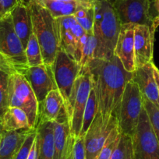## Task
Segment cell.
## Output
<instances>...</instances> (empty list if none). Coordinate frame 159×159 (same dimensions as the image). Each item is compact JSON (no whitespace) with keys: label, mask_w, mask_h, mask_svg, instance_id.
<instances>
[{"label":"cell","mask_w":159,"mask_h":159,"mask_svg":"<svg viewBox=\"0 0 159 159\" xmlns=\"http://www.w3.org/2000/svg\"><path fill=\"white\" fill-rule=\"evenodd\" d=\"M1 121L7 132L32 129L29 124L26 113L16 107H9L1 118Z\"/></svg>","instance_id":"21"},{"label":"cell","mask_w":159,"mask_h":159,"mask_svg":"<svg viewBox=\"0 0 159 159\" xmlns=\"http://www.w3.org/2000/svg\"><path fill=\"white\" fill-rule=\"evenodd\" d=\"M25 54L28 67L36 66L44 63L40 45L34 33L27 42L25 48Z\"/></svg>","instance_id":"27"},{"label":"cell","mask_w":159,"mask_h":159,"mask_svg":"<svg viewBox=\"0 0 159 159\" xmlns=\"http://www.w3.org/2000/svg\"><path fill=\"white\" fill-rule=\"evenodd\" d=\"M143 108V97L132 79L126 84L119 105L117 120L120 132L132 136Z\"/></svg>","instance_id":"6"},{"label":"cell","mask_w":159,"mask_h":159,"mask_svg":"<svg viewBox=\"0 0 159 159\" xmlns=\"http://www.w3.org/2000/svg\"><path fill=\"white\" fill-rule=\"evenodd\" d=\"M15 32L25 50L30 36L33 34L32 20L28 7L18 3L10 12Z\"/></svg>","instance_id":"17"},{"label":"cell","mask_w":159,"mask_h":159,"mask_svg":"<svg viewBox=\"0 0 159 159\" xmlns=\"http://www.w3.org/2000/svg\"><path fill=\"white\" fill-rule=\"evenodd\" d=\"M9 107H16L26 113L29 124L36 129L39 119V104L25 76L19 72L9 76Z\"/></svg>","instance_id":"5"},{"label":"cell","mask_w":159,"mask_h":159,"mask_svg":"<svg viewBox=\"0 0 159 159\" xmlns=\"http://www.w3.org/2000/svg\"><path fill=\"white\" fill-rule=\"evenodd\" d=\"M98 112V102L96 98L95 90H94V83H93L92 88L90 91L89 96H88V102H87L86 108H85L84 112L83 122H82V127L79 137H84L85 134L88 129H89L91 123L94 120V117L96 116Z\"/></svg>","instance_id":"24"},{"label":"cell","mask_w":159,"mask_h":159,"mask_svg":"<svg viewBox=\"0 0 159 159\" xmlns=\"http://www.w3.org/2000/svg\"><path fill=\"white\" fill-rule=\"evenodd\" d=\"M109 1L111 2V3H113V2H116V0H109Z\"/></svg>","instance_id":"41"},{"label":"cell","mask_w":159,"mask_h":159,"mask_svg":"<svg viewBox=\"0 0 159 159\" xmlns=\"http://www.w3.org/2000/svg\"><path fill=\"white\" fill-rule=\"evenodd\" d=\"M19 3V0H0V17L8 14Z\"/></svg>","instance_id":"33"},{"label":"cell","mask_w":159,"mask_h":159,"mask_svg":"<svg viewBox=\"0 0 159 159\" xmlns=\"http://www.w3.org/2000/svg\"><path fill=\"white\" fill-rule=\"evenodd\" d=\"M118 125V120L104 123L102 116L98 111L89 129L84 135V148L86 159H96L105 146L106 140L113 128Z\"/></svg>","instance_id":"12"},{"label":"cell","mask_w":159,"mask_h":159,"mask_svg":"<svg viewBox=\"0 0 159 159\" xmlns=\"http://www.w3.org/2000/svg\"><path fill=\"white\" fill-rule=\"evenodd\" d=\"M73 16L85 31L93 32L94 20V0H83L81 5Z\"/></svg>","instance_id":"23"},{"label":"cell","mask_w":159,"mask_h":159,"mask_svg":"<svg viewBox=\"0 0 159 159\" xmlns=\"http://www.w3.org/2000/svg\"><path fill=\"white\" fill-rule=\"evenodd\" d=\"M93 34L96 40L94 59H109L114 56L122 24L109 0H94Z\"/></svg>","instance_id":"2"},{"label":"cell","mask_w":159,"mask_h":159,"mask_svg":"<svg viewBox=\"0 0 159 159\" xmlns=\"http://www.w3.org/2000/svg\"><path fill=\"white\" fill-rule=\"evenodd\" d=\"M30 84L39 105L51 91L57 89L52 67L45 63L36 66L27 67L22 72Z\"/></svg>","instance_id":"13"},{"label":"cell","mask_w":159,"mask_h":159,"mask_svg":"<svg viewBox=\"0 0 159 159\" xmlns=\"http://www.w3.org/2000/svg\"><path fill=\"white\" fill-rule=\"evenodd\" d=\"M33 33L38 39L45 65L52 66L60 49L56 18L38 0H30L28 4Z\"/></svg>","instance_id":"3"},{"label":"cell","mask_w":159,"mask_h":159,"mask_svg":"<svg viewBox=\"0 0 159 159\" xmlns=\"http://www.w3.org/2000/svg\"><path fill=\"white\" fill-rule=\"evenodd\" d=\"M111 159H133V142L130 136L120 132L119 142Z\"/></svg>","instance_id":"26"},{"label":"cell","mask_w":159,"mask_h":159,"mask_svg":"<svg viewBox=\"0 0 159 159\" xmlns=\"http://www.w3.org/2000/svg\"><path fill=\"white\" fill-rule=\"evenodd\" d=\"M36 129H31V130L30 131V133L27 134L24 143H23V145L21 146L20 149L19 150V151L17 152V154H16L14 159H27L29 152H30L32 144H33L35 138H36Z\"/></svg>","instance_id":"32"},{"label":"cell","mask_w":159,"mask_h":159,"mask_svg":"<svg viewBox=\"0 0 159 159\" xmlns=\"http://www.w3.org/2000/svg\"><path fill=\"white\" fill-rule=\"evenodd\" d=\"M64 106V100L58 89L50 91L39 105V120L54 122Z\"/></svg>","instance_id":"20"},{"label":"cell","mask_w":159,"mask_h":159,"mask_svg":"<svg viewBox=\"0 0 159 159\" xmlns=\"http://www.w3.org/2000/svg\"><path fill=\"white\" fill-rule=\"evenodd\" d=\"M30 2V0H19V3L23 4V5L27 7L29 4V2Z\"/></svg>","instance_id":"40"},{"label":"cell","mask_w":159,"mask_h":159,"mask_svg":"<svg viewBox=\"0 0 159 159\" xmlns=\"http://www.w3.org/2000/svg\"><path fill=\"white\" fill-rule=\"evenodd\" d=\"M154 79L156 80V83H157V88H158V92H159V70L157 69V67L154 64Z\"/></svg>","instance_id":"38"},{"label":"cell","mask_w":159,"mask_h":159,"mask_svg":"<svg viewBox=\"0 0 159 159\" xmlns=\"http://www.w3.org/2000/svg\"><path fill=\"white\" fill-rule=\"evenodd\" d=\"M120 137V129L119 125L113 128L106 140L105 146L96 159H111L113 151L116 148Z\"/></svg>","instance_id":"28"},{"label":"cell","mask_w":159,"mask_h":159,"mask_svg":"<svg viewBox=\"0 0 159 159\" xmlns=\"http://www.w3.org/2000/svg\"><path fill=\"white\" fill-rule=\"evenodd\" d=\"M0 70L6 72V73H9V74H11V73H14V72H17L14 66L7 58L4 57L1 54H0Z\"/></svg>","instance_id":"34"},{"label":"cell","mask_w":159,"mask_h":159,"mask_svg":"<svg viewBox=\"0 0 159 159\" xmlns=\"http://www.w3.org/2000/svg\"><path fill=\"white\" fill-rule=\"evenodd\" d=\"M153 0H116L112 3L121 24L148 25L157 29L151 8Z\"/></svg>","instance_id":"11"},{"label":"cell","mask_w":159,"mask_h":159,"mask_svg":"<svg viewBox=\"0 0 159 159\" xmlns=\"http://www.w3.org/2000/svg\"><path fill=\"white\" fill-rule=\"evenodd\" d=\"M152 7L154 9L156 13V16H154V24L158 27L159 26V0H153Z\"/></svg>","instance_id":"36"},{"label":"cell","mask_w":159,"mask_h":159,"mask_svg":"<svg viewBox=\"0 0 159 159\" xmlns=\"http://www.w3.org/2000/svg\"><path fill=\"white\" fill-rule=\"evenodd\" d=\"M7 132V131L4 129V127L3 126H2V121H1V119H0V136L3 135L5 133Z\"/></svg>","instance_id":"39"},{"label":"cell","mask_w":159,"mask_h":159,"mask_svg":"<svg viewBox=\"0 0 159 159\" xmlns=\"http://www.w3.org/2000/svg\"><path fill=\"white\" fill-rule=\"evenodd\" d=\"M27 159H38V140H37V136L32 144L30 151L29 152Z\"/></svg>","instance_id":"35"},{"label":"cell","mask_w":159,"mask_h":159,"mask_svg":"<svg viewBox=\"0 0 159 159\" xmlns=\"http://www.w3.org/2000/svg\"><path fill=\"white\" fill-rule=\"evenodd\" d=\"M92 75L98 102V111L104 123L117 119L119 105L126 84L132 79L117 56L109 59H94L88 66Z\"/></svg>","instance_id":"1"},{"label":"cell","mask_w":159,"mask_h":159,"mask_svg":"<svg viewBox=\"0 0 159 159\" xmlns=\"http://www.w3.org/2000/svg\"><path fill=\"white\" fill-rule=\"evenodd\" d=\"M71 143H72V136H70V138H69L68 143L66 145V148L65 151H64L63 154L62 156V158L61 159H69V156H70V149H71Z\"/></svg>","instance_id":"37"},{"label":"cell","mask_w":159,"mask_h":159,"mask_svg":"<svg viewBox=\"0 0 159 159\" xmlns=\"http://www.w3.org/2000/svg\"><path fill=\"white\" fill-rule=\"evenodd\" d=\"M53 17L74 15L83 0H38Z\"/></svg>","instance_id":"22"},{"label":"cell","mask_w":159,"mask_h":159,"mask_svg":"<svg viewBox=\"0 0 159 159\" xmlns=\"http://www.w3.org/2000/svg\"><path fill=\"white\" fill-rule=\"evenodd\" d=\"M156 28L148 25L134 27V59L136 69L152 62Z\"/></svg>","instance_id":"14"},{"label":"cell","mask_w":159,"mask_h":159,"mask_svg":"<svg viewBox=\"0 0 159 159\" xmlns=\"http://www.w3.org/2000/svg\"><path fill=\"white\" fill-rule=\"evenodd\" d=\"M96 50V40L93 32H86L84 38L80 65L81 71L88 70L90 63L94 59Z\"/></svg>","instance_id":"25"},{"label":"cell","mask_w":159,"mask_h":159,"mask_svg":"<svg viewBox=\"0 0 159 159\" xmlns=\"http://www.w3.org/2000/svg\"><path fill=\"white\" fill-rule=\"evenodd\" d=\"M131 137L133 159H159V142L151 127L144 106Z\"/></svg>","instance_id":"9"},{"label":"cell","mask_w":159,"mask_h":159,"mask_svg":"<svg viewBox=\"0 0 159 159\" xmlns=\"http://www.w3.org/2000/svg\"><path fill=\"white\" fill-rule=\"evenodd\" d=\"M51 67L56 87L63 98L66 107L70 100L73 84L81 73V66L77 61L60 48Z\"/></svg>","instance_id":"8"},{"label":"cell","mask_w":159,"mask_h":159,"mask_svg":"<svg viewBox=\"0 0 159 159\" xmlns=\"http://www.w3.org/2000/svg\"><path fill=\"white\" fill-rule=\"evenodd\" d=\"M1 139H2V136H0V142H1Z\"/></svg>","instance_id":"42"},{"label":"cell","mask_w":159,"mask_h":159,"mask_svg":"<svg viewBox=\"0 0 159 159\" xmlns=\"http://www.w3.org/2000/svg\"><path fill=\"white\" fill-rule=\"evenodd\" d=\"M92 85L93 78L89 69L81 71L73 84L70 100L65 107L70 135L75 138L79 137L81 130L84 112Z\"/></svg>","instance_id":"4"},{"label":"cell","mask_w":159,"mask_h":159,"mask_svg":"<svg viewBox=\"0 0 159 159\" xmlns=\"http://www.w3.org/2000/svg\"><path fill=\"white\" fill-rule=\"evenodd\" d=\"M134 24H123L120 30L114 55L117 56L125 70L134 73L136 70L134 59Z\"/></svg>","instance_id":"15"},{"label":"cell","mask_w":159,"mask_h":159,"mask_svg":"<svg viewBox=\"0 0 159 159\" xmlns=\"http://www.w3.org/2000/svg\"><path fill=\"white\" fill-rule=\"evenodd\" d=\"M38 159H53L54 122L39 120L36 126Z\"/></svg>","instance_id":"18"},{"label":"cell","mask_w":159,"mask_h":159,"mask_svg":"<svg viewBox=\"0 0 159 159\" xmlns=\"http://www.w3.org/2000/svg\"><path fill=\"white\" fill-rule=\"evenodd\" d=\"M143 106L149 118L153 131L159 142V108L152 102L143 98Z\"/></svg>","instance_id":"30"},{"label":"cell","mask_w":159,"mask_h":159,"mask_svg":"<svg viewBox=\"0 0 159 159\" xmlns=\"http://www.w3.org/2000/svg\"><path fill=\"white\" fill-rule=\"evenodd\" d=\"M132 80L137 84L143 97L159 108V92L154 76V62L136 69L132 73Z\"/></svg>","instance_id":"16"},{"label":"cell","mask_w":159,"mask_h":159,"mask_svg":"<svg viewBox=\"0 0 159 159\" xmlns=\"http://www.w3.org/2000/svg\"><path fill=\"white\" fill-rule=\"evenodd\" d=\"M56 21L60 48L80 63L86 31L73 15L56 18Z\"/></svg>","instance_id":"10"},{"label":"cell","mask_w":159,"mask_h":159,"mask_svg":"<svg viewBox=\"0 0 159 159\" xmlns=\"http://www.w3.org/2000/svg\"><path fill=\"white\" fill-rule=\"evenodd\" d=\"M0 54L22 73L28 67L25 50L13 28L11 14L0 17Z\"/></svg>","instance_id":"7"},{"label":"cell","mask_w":159,"mask_h":159,"mask_svg":"<svg viewBox=\"0 0 159 159\" xmlns=\"http://www.w3.org/2000/svg\"><path fill=\"white\" fill-rule=\"evenodd\" d=\"M69 159H86L84 137H78L75 138L72 136L71 149Z\"/></svg>","instance_id":"31"},{"label":"cell","mask_w":159,"mask_h":159,"mask_svg":"<svg viewBox=\"0 0 159 159\" xmlns=\"http://www.w3.org/2000/svg\"><path fill=\"white\" fill-rule=\"evenodd\" d=\"M31 129H33L8 131L2 135L0 142V159H14Z\"/></svg>","instance_id":"19"},{"label":"cell","mask_w":159,"mask_h":159,"mask_svg":"<svg viewBox=\"0 0 159 159\" xmlns=\"http://www.w3.org/2000/svg\"><path fill=\"white\" fill-rule=\"evenodd\" d=\"M9 73L0 70V119L9 108Z\"/></svg>","instance_id":"29"}]
</instances>
